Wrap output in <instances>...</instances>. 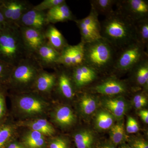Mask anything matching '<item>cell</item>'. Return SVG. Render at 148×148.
<instances>
[{
  "instance_id": "obj_10",
  "label": "cell",
  "mask_w": 148,
  "mask_h": 148,
  "mask_svg": "<svg viewBox=\"0 0 148 148\" xmlns=\"http://www.w3.org/2000/svg\"><path fill=\"white\" fill-rule=\"evenodd\" d=\"M70 70L77 91L90 87L100 79L102 75L95 69L84 63Z\"/></svg>"
},
{
  "instance_id": "obj_12",
  "label": "cell",
  "mask_w": 148,
  "mask_h": 148,
  "mask_svg": "<svg viewBox=\"0 0 148 148\" xmlns=\"http://www.w3.org/2000/svg\"><path fill=\"white\" fill-rule=\"evenodd\" d=\"M54 70L56 77L54 90L66 99H73L77 91L72 79L70 69L58 65Z\"/></svg>"
},
{
  "instance_id": "obj_33",
  "label": "cell",
  "mask_w": 148,
  "mask_h": 148,
  "mask_svg": "<svg viewBox=\"0 0 148 148\" xmlns=\"http://www.w3.org/2000/svg\"><path fill=\"white\" fill-rule=\"evenodd\" d=\"M65 2V0H44L39 4L34 6L33 8L40 11L45 12Z\"/></svg>"
},
{
  "instance_id": "obj_6",
  "label": "cell",
  "mask_w": 148,
  "mask_h": 148,
  "mask_svg": "<svg viewBox=\"0 0 148 148\" xmlns=\"http://www.w3.org/2000/svg\"><path fill=\"white\" fill-rule=\"evenodd\" d=\"M16 110L22 116L32 117L43 114L47 111L48 104L42 95L34 91L16 93Z\"/></svg>"
},
{
  "instance_id": "obj_37",
  "label": "cell",
  "mask_w": 148,
  "mask_h": 148,
  "mask_svg": "<svg viewBox=\"0 0 148 148\" xmlns=\"http://www.w3.org/2000/svg\"><path fill=\"white\" fill-rule=\"evenodd\" d=\"M50 148H68V143L64 138H58L54 139L51 143Z\"/></svg>"
},
{
  "instance_id": "obj_8",
  "label": "cell",
  "mask_w": 148,
  "mask_h": 148,
  "mask_svg": "<svg viewBox=\"0 0 148 148\" xmlns=\"http://www.w3.org/2000/svg\"><path fill=\"white\" fill-rule=\"evenodd\" d=\"M98 14L91 8L89 14L82 19L75 21L79 30L81 41L84 43L92 41L102 38L101 22L98 19Z\"/></svg>"
},
{
  "instance_id": "obj_43",
  "label": "cell",
  "mask_w": 148,
  "mask_h": 148,
  "mask_svg": "<svg viewBox=\"0 0 148 148\" xmlns=\"http://www.w3.org/2000/svg\"><path fill=\"white\" fill-rule=\"evenodd\" d=\"M119 148H132L127 143H123L119 145Z\"/></svg>"
},
{
  "instance_id": "obj_41",
  "label": "cell",
  "mask_w": 148,
  "mask_h": 148,
  "mask_svg": "<svg viewBox=\"0 0 148 148\" xmlns=\"http://www.w3.org/2000/svg\"><path fill=\"white\" fill-rule=\"evenodd\" d=\"M148 101H144L143 102H140V103H135V104H133L134 107L136 109H141L145 107L147 104Z\"/></svg>"
},
{
  "instance_id": "obj_2",
  "label": "cell",
  "mask_w": 148,
  "mask_h": 148,
  "mask_svg": "<svg viewBox=\"0 0 148 148\" xmlns=\"http://www.w3.org/2000/svg\"><path fill=\"white\" fill-rule=\"evenodd\" d=\"M117 51L103 38L85 43L84 63L102 75L112 73Z\"/></svg>"
},
{
  "instance_id": "obj_39",
  "label": "cell",
  "mask_w": 148,
  "mask_h": 148,
  "mask_svg": "<svg viewBox=\"0 0 148 148\" xmlns=\"http://www.w3.org/2000/svg\"><path fill=\"white\" fill-rule=\"evenodd\" d=\"M1 0H0V3H1ZM10 26H11V25L9 24L5 20L2 13L0 11V30L5 29Z\"/></svg>"
},
{
  "instance_id": "obj_38",
  "label": "cell",
  "mask_w": 148,
  "mask_h": 148,
  "mask_svg": "<svg viewBox=\"0 0 148 148\" xmlns=\"http://www.w3.org/2000/svg\"><path fill=\"white\" fill-rule=\"evenodd\" d=\"M96 148H117L110 141H105L101 142L96 147Z\"/></svg>"
},
{
  "instance_id": "obj_32",
  "label": "cell",
  "mask_w": 148,
  "mask_h": 148,
  "mask_svg": "<svg viewBox=\"0 0 148 148\" xmlns=\"http://www.w3.org/2000/svg\"><path fill=\"white\" fill-rule=\"evenodd\" d=\"M13 130L11 126L8 125H0V148H3L11 137Z\"/></svg>"
},
{
  "instance_id": "obj_23",
  "label": "cell",
  "mask_w": 148,
  "mask_h": 148,
  "mask_svg": "<svg viewBox=\"0 0 148 148\" xmlns=\"http://www.w3.org/2000/svg\"><path fill=\"white\" fill-rule=\"evenodd\" d=\"M77 148H95L96 138L92 130L82 129L77 131L74 136Z\"/></svg>"
},
{
  "instance_id": "obj_36",
  "label": "cell",
  "mask_w": 148,
  "mask_h": 148,
  "mask_svg": "<svg viewBox=\"0 0 148 148\" xmlns=\"http://www.w3.org/2000/svg\"><path fill=\"white\" fill-rule=\"evenodd\" d=\"M139 124L136 120L131 116L127 117L125 130L129 134L135 133L139 130Z\"/></svg>"
},
{
  "instance_id": "obj_22",
  "label": "cell",
  "mask_w": 148,
  "mask_h": 148,
  "mask_svg": "<svg viewBox=\"0 0 148 148\" xmlns=\"http://www.w3.org/2000/svg\"><path fill=\"white\" fill-rule=\"evenodd\" d=\"M53 118L56 123L63 128L71 127L76 121L73 111L69 106H59L56 109Z\"/></svg>"
},
{
  "instance_id": "obj_24",
  "label": "cell",
  "mask_w": 148,
  "mask_h": 148,
  "mask_svg": "<svg viewBox=\"0 0 148 148\" xmlns=\"http://www.w3.org/2000/svg\"><path fill=\"white\" fill-rule=\"evenodd\" d=\"M94 125L95 128L100 131L110 130L115 124L114 117L105 109H99L95 113Z\"/></svg>"
},
{
  "instance_id": "obj_30",
  "label": "cell",
  "mask_w": 148,
  "mask_h": 148,
  "mask_svg": "<svg viewBox=\"0 0 148 148\" xmlns=\"http://www.w3.org/2000/svg\"><path fill=\"white\" fill-rule=\"evenodd\" d=\"M26 144L31 148H39L45 144L44 135L37 131L32 130L29 132L25 138Z\"/></svg>"
},
{
  "instance_id": "obj_19",
  "label": "cell",
  "mask_w": 148,
  "mask_h": 148,
  "mask_svg": "<svg viewBox=\"0 0 148 148\" xmlns=\"http://www.w3.org/2000/svg\"><path fill=\"white\" fill-rule=\"evenodd\" d=\"M47 18L49 24L58 22L75 21L77 19L66 2L53 8L46 12Z\"/></svg>"
},
{
  "instance_id": "obj_5",
  "label": "cell",
  "mask_w": 148,
  "mask_h": 148,
  "mask_svg": "<svg viewBox=\"0 0 148 148\" xmlns=\"http://www.w3.org/2000/svg\"><path fill=\"white\" fill-rule=\"evenodd\" d=\"M145 46L137 41L134 42L117 51L112 73H126L148 55Z\"/></svg>"
},
{
  "instance_id": "obj_11",
  "label": "cell",
  "mask_w": 148,
  "mask_h": 148,
  "mask_svg": "<svg viewBox=\"0 0 148 148\" xmlns=\"http://www.w3.org/2000/svg\"><path fill=\"white\" fill-rule=\"evenodd\" d=\"M85 43L67 45L60 53L58 65L71 69L84 63Z\"/></svg>"
},
{
  "instance_id": "obj_14",
  "label": "cell",
  "mask_w": 148,
  "mask_h": 148,
  "mask_svg": "<svg viewBox=\"0 0 148 148\" xmlns=\"http://www.w3.org/2000/svg\"><path fill=\"white\" fill-rule=\"evenodd\" d=\"M19 29L25 47L31 55L47 42L44 32L23 26Z\"/></svg>"
},
{
  "instance_id": "obj_18",
  "label": "cell",
  "mask_w": 148,
  "mask_h": 148,
  "mask_svg": "<svg viewBox=\"0 0 148 148\" xmlns=\"http://www.w3.org/2000/svg\"><path fill=\"white\" fill-rule=\"evenodd\" d=\"M56 80L55 72L49 73L43 69L37 77L32 91L41 95L49 94L54 90Z\"/></svg>"
},
{
  "instance_id": "obj_40",
  "label": "cell",
  "mask_w": 148,
  "mask_h": 148,
  "mask_svg": "<svg viewBox=\"0 0 148 148\" xmlns=\"http://www.w3.org/2000/svg\"><path fill=\"white\" fill-rule=\"evenodd\" d=\"M139 115L146 124L148 123V111L147 110H141L139 112Z\"/></svg>"
},
{
  "instance_id": "obj_35",
  "label": "cell",
  "mask_w": 148,
  "mask_h": 148,
  "mask_svg": "<svg viewBox=\"0 0 148 148\" xmlns=\"http://www.w3.org/2000/svg\"><path fill=\"white\" fill-rule=\"evenodd\" d=\"M127 142L132 148H148V142L143 138H128Z\"/></svg>"
},
{
  "instance_id": "obj_26",
  "label": "cell",
  "mask_w": 148,
  "mask_h": 148,
  "mask_svg": "<svg viewBox=\"0 0 148 148\" xmlns=\"http://www.w3.org/2000/svg\"><path fill=\"white\" fill-rule=\"evenodd\" d=\"M109 135L110 141L116 147L127 142L128 138L125 133L123 120L119 121L114 125L110 129Z\"/></svg>"
},
{
  "instance_id": "obj_27",
  "label": "cell",
  "mask_w": 148,
  "mask_h": 148,
  "mask_svg": "<svg viewBox=\"0 0 148 148\" xmlns=\"http://www.w3.org/2000/svg\"><path fill=\"white\" fill-rule=\"evenodd\" d=\"M117 0H91L90 6L98 15L108 16L114 11L113 7L116 5Z\"/></svg>"
},
{
  "instance_id": "obj_3",
  "label": "cell",
  "mask_w": 148,
  "mask_h": 148,
  "mask_svg": "<svg viewBox=\"0 0 148 148\" xmlns=\"http://www.w3.org/2000/svg\"><path fill=\"white\" fill-rule=\"evenodd\" d=\"M30 56L19 28L11 26L0 30V61L14 67Z\"/></svg>"
},
{
  "instance_id": "obj_9",
  "label": "cell",
  "mask_w": 148,
  "mask_h": 148,
  "mask_svg": "<svg viewBox=\"0 0 148 148\" xmlns=\"http://www.w3.org/2000/svg\"><path fill=\"white\" fill-rule=\"evenodd\" d=\"M116 10L135 23L148 18V0H117Z\"/></svg>"
},
{
  "instance_id": "obj_7",
  "label": "cell",
  "mask_w": 148,
  "mask_h": 148,
  "mask_svg": "<svg viewBox=\"0 0 148 148\" xmlns=\"http://www.w3.org/2000/svg\"><path fill=\"white\" fill-rule=\"evenodd\" d=\"M130 90L127 81L120 79L116 75L111 73L97 81L88 88L87 91L103 96H114L123 95Z\"/></svg>"
},
{
  "instance_id": "obj_15",
  "label": "cell",
  "mask_w": 148,
  "mask_h": 148,
  "mask_svg": "<svg viewBox=\"0 0 148 148\" xmlns=\"http://www.w3.org/2000/svg\"><path fill=\"white\" fill-rule=\"evenodd\" d=\"M101 104L118 121L123 119L129 108V104L123 95L114 96H103Z\"/></svg>"
},
{
  "instance_id": "obj_20",
  "label": "cell",
  "mask_w": 148,
  "mask_h": 148,
  "mask_svg": "<svg viewBox=\"0 0 148 148\" xmlns=\"http://www.w3.org/2000/svg\"><path fill=\"white\" fill-rule=\"evenodd\" d=\"M79 101V111L83 117L91 116L97 111L99 100L93 93L84 90L80 93Z\"/></svg>"
},
{
  "instance_id": "obj_31",
  "label": "cell",
  "mask_w": 148,
  "mask_h": 148,
  "mask_svg": "<svg viewBox=\"0 0 148 148\" xmlns=\"http://www.w3.org/2000/svg\"><path fill=\"white\" fill-rule=\"evenodd\" d=\"M13 68V66L11 65L0 61V87H7Z\"/></svg>"
},
{
  "instance_id": "obj_42",
  "label": "cell",
  "mask_w": 148,
  "mask_h": 148,
  "mask_svg": "<svg viewBox=\"0 0 148 148\" xmlns=\"http://www.w3.org/2000/svg\"><path fill=\"white\" fill-rule=\"evenodd\" d=\"M8 148H22L21 146L16 143H12L9 145Z\"/></svg>"
},
{
  "instance_id": "obj_29",
  "label": "cell",
  "mask_w": 148,
  "mask_h": 148,
  "mask_svg": "<svg viewBox=\"0 0 148 148\" xmlns=\"http://www.w3.org/2000/svg\"><path fill=\"white\" fill-rule=\"evenodd\" d=\"M29 126L32 130L39 132L43 135L51 136L55 133L54 127L46 119L36 120L29 123Z\"/></svg>"
},
{
  "instance_id": "obj_13",
  "label": "cell",
  "mask_w": 148,
  "mask_h": 148,
  "mask_svg": "<svg viewBox=\"0 0 148 148\" xmlns=\"http://www.w3.org/2000/svg\"><path fill=\"white\" fill-rule=\"evenodd\" d=\"M127 81L131 89L147 90L148 87V55L136 64L129 71Z\"/></svg>"
},
{
  "instance_id": "obj_4",
  "label": "cell",
  "mask_w": 148,
  "mask_h": 148,
  "mask_svg": "<svg viewBox=\"0 0 148 148\" xmlns=\"http://www.w3.org/2000/svg\"><path fill=\"white\" fill-rule=\"evenodd\" d=\"M43 69L34 56L24 58L14 66L8 88L16 93L32 91L37 77Z\"/></svg>"
},
{
  "instance_id": "obj_21",
  "label": "cell",
  "mask_w": 148,
  "mask_h": 148,
  "mask_svg": "<svg viewBox=\"0 0 148 148\" xmlns=\"http://www.w3.org/2000/svg\"><path fill=\"white\" fill-rule=\"evenodd\" d=\"M47 42L59 53L69 45L61 32L52 24H49L44 32Z\"/></svg>"
},
{
  "instance_id": "obj_34",
  "label": "cell",
  "mask_w": 148,
  "mask_h": 148,
  "mask_svg": "<svg viewBox=\"0 0 148 148\" xmlns=\"http://www.w3.org/2000/svg\"><path fill=\"white\" fill-rule=\"evenodd\" d=\"M8 88L0 87V125L3 123L6 115L5 94Z\"/></svg>"
},
{
  "instance_id": "obj_17",
  "label": "cell",
  "mask_w": 148,
  "mask_h": 148,
  "mask_svg": "<svg viewBox=\"0 0 148 148\" xmlns=\"http://www.w3.org/2000/svg\"><path fill=\"white\" fill-rule=\"evenodd\" d=\"M49 24L47 18L46 12L36 10L33 8L21 16L19 27H29L45 32Z\"/></svg>"
},
{
  "instance_id": "obj_25",
  "label": "cell",
  "mask_w": 148,
  "mask_h": 148,
  "mask_svg": "<svg viewBox=\"0 0 148 148\" xmlns=\"http://www.w3.org/2000/svg\"><path fill=\"white\" fill-rule=\"evenodd\" d=\"M29 1L15 0L13 13L10 22V25L19 28V22L21 16L25 12L34 7Z\"/></svg>"
},
{
  "instance_id": "obj_28",
  "label": "cell",
  "mask_w": 148,
  "mask_h": 148,
  "mask_svg": "<svg viewBox=\"0 0 148 148\" xmlns=\"http://www.w3.org/2000/svg\"><path fill=\"white\" fill-rule=\"evenodd\" d=\"M136 41L148 49V18L134 23Z\"/></svg>"
},
{
  "instance_id": "obj_1",
  "label": "cell",
  "mask_w": 148,
  "mask_h": 148,
  "mask_svg": "<svg viewBox=\"0 0 148 148\" xmlns=\"http://www.w3.org/2000/svg\"><path fill=\"white\" fill-rule=\"evenodd\" d=\"M101 23L102 38L117 50L137 41L134 23L116 10Z\"/></svg>"
},
{
  "instance_id": "obj_16",
  "label": "cell",
  "mask_w": 148,
  "mask_h": 148,
  "mask_svg": "<svg viewBox=\"0 0 148 148\" xmlns=\"http://www.w3.org/2000/svg\"><path fill=\"white\" fill-rule=\"evenodd\" d=\"M60 55V53L46 42L39 48L33 56L43 69H54L58 66Z\"/></svg>"
}]
</instances>
